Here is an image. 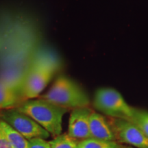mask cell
<instances>
[{
  "mask_svg": "<svg viewBox=\"0 0 148 148\" xmlns=\"http://www.w3.org/2000/svg\"><path fill=\"white\" fill-rule=\"evenodd\" d=\"M0 148H11L6 136L0 125Z\"/></svg>",
  "mask_w": 148,
  "mask_h": 148,
  "instance_id": "15",
  "label": "cell"
},
{
  "mask_svg": "<svg viewBox=\"0 0 148 148\" xmlns=\"http://www.w3.org/2000/svg\"><path fill=\"white\" fill-rule=\"evenodd\" d=\"M123 145L116 141H108L89 138L82 140L76 148H122Z\"/></svg>",
  "mask_w": 148,
  "mask_h": 148,
  "instance_id": "11",
  "label": "cell"
},
{
  "mask_svg": "<svg viewBox=\"0 0 148 148\" xmlns=\"http://www.w3.org/2000/svg\"><path fill=\"white\" fill-rule=\"evenodd\" d=\"M27 148H51L49 142L40 138H34L28 140Z\"/></svg>",
  "mask_w": 148,
  "mask_h": 148,
  "instance_id": "14",
  "label": "cell"
},
{
  "mask_svg": "<svg viewBox=\"0 0 148 148\" xmlns=\"http://www.w3.org/2000/svg\"><path fill=\"white\" fill-rule=\"evenodd\" d=\"M42 99L65 108H86L90 99L85 90L76 82L65 75L56 79Z\"/></svg>",
  "mask_w": 148,
  "mask_h": 148,
  "instance_id": "3",
  "label": "cell"
},
{
  "mask_svg": "<svg viewBox=\"0 0 148 148\" xmlns=\"http://www.w3.org/2000/svg\"><path fill=\"white\" fill-rule=\"evenodd\" d=\"M122 148H134V147H131V146H123V147Z\"/></svg>",
  "mask_w": 148,
  "mask_h": 148,
  "instance_id": "16",
  "label": "cell"
},
{
  "mask_svg": "<svg viewBox=\"0 0 148 148\" xmlns=\"http://www.w3.org/2000/svg\"><path fill=\"white\" fill-rule=\"evenodd\" d=\"M0 125L6 136L11 148H27L28 140L20 133L3 120H0Z\"/></svg>",
  "mask_w": 148,
  "mask_h": 148,
  "instance_id": "9",
  "label": "cell"
},
{
  "mask_svg": "<svg viewBox=\"0 0 148 148\" xmlns=\"http://www.w3.org/2000/svg\"><path fill=\"white\" fill-rule=\"evenodd\" d=\"M92 111L88 108L73 109L69 117L68 134L75 139H87L90 137L89 119Z\"/></svg>",
  "mask_w": 148,
  "mask_h": 148,
  "instance_id": "7",
  "label": "cell"
},
{
  "mask_svg": "<svg viewBox=\"0 0 148 148\" xmlns=\"http://www.w3.org/2000/svg\"><path fill=\"white\" fill-rule=\"evenodd\" d=\"M16 109L30 116L49 134L55 136L61 134L62 117L68 111L67 108L42 98L25 100Z\"/></svg>",
  "mask_w": 148,
  "mask_h": 148,
  "instance_id": "1",
  "label": "cell"
},
{
  "mask_svg": "<svg viewBox=\"0 0 148 148\" xmlns=\"http://www.w3.org/2000/svg\"><path fill=\"white\" fill-rule=\"evenodd\" d=\"M0 116L12 128L20 133L26 139L34 138L46 139L50 134L40 126L30 116L18 111L17 109H8L3 111Z\"/></svg>",
  "mask_w": 148,
  "mask_h": 148,
  "instance_id": "5",
  "label": "cell"
},
{
  "mask_svg": "<svg viewBox=\"0 0 148 148\" xmlns=\"http://www.w3.org/2000/svg\"><path fill=\"white\" fill-rule=\"evenodd\" d=\"M108 121L116 142L134 148H148V136L133 122L110 117Z\"/></svg>",
  "mask_w": 148,
  "mask_h": 148,
  "instance_id": "6",
  "label": "cell"
},
{
  "mask_svg": "<svg viewBox=\"0 0 148 148\" xmlns=\"http://www.w3.org/2000/svg\"><path fill=\"white\" fill-rule=\"evenodd\" d=\"M51 148H76L77 139L70 136L68 134H60L56 136L49 142Z\"/></svg>",
  "mask_w": 148,
  "mask_h": 148,
  "instance_id": "12",
  "label": "cell"
},
{
  "mask_svg": "<svg viewBox=\"0 0 148 148\" xmlns=\"http://www.w3.org/2000/svg\"><path fill=\"white\" fill-rule=\"evenodd\" d=\"M89 127L91 138L108 141H116L108 119L101 114L95 112H91L89 119Z\"/></svg>",
  "mask_w": 148,
  "mask_h": 148,
  "instance_id": "8",
  "label": "cell"
},
{
  "mask_svg": "<svg viewBox=\"0 0 148 148\" xmlns=\"http://www.w3.org/2000/svg\"><path fill=\"white\" fill-rule=\"evenodd\" d=\"M93 106L110 118L131 121L134 108L127 103L121 93L112 88H100L95 92Z\"/></svg>",
  "mask_w": 148,
  "mask_h": 148,
  "instance_id": "4",
  "label": "cell"
},
{
  "mask_svg": "<svg viewBox=\"0 0 148 148\" xmlns=\"http://www.w3.org/2000/svg\"><path fill=\"white\" fill-rule=\"evenodd\" d=\"M138 125L148 136V112L145 110L134 109V115L131 121Z\"/></svg>",
  "mask_w": 148,
  "mask_h": 148,
  "instance_id": "13",
  "label": "cell"
},
{
  "mask_svg": "<svg viewBox=\"0 0 148 148\" xmlns=\"http://www.w3.org/2000/svg\"><path fill=\"white\" fill-rule=\"evenodd\" d=\"M21 97L12 88L0 81V108H12L17 103L21 104Z\"/></svg>",
  "mask_w": 148,
  "mask_h": 148,
  "instance_id": "10",
  "label": "cell"
},
{
  "mask_svg": "<svg viewBox=\"0 0 148 148\" xmlns=\"http://www.w3.org/2000/svg\"><path fill=\"white\" fill-rule=\"evenodd\" d=\"M58 69V64L46 56H37L33 59L22 85L20 93L22 100L38 97Z\"/></svg>",
  "mask_w": 148,
  "mask_h": 148,
  "instance_id": "2",
  "label": "cell"
}]
</instances>
